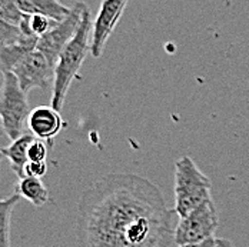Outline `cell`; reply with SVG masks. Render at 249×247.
Wrapping results in <instances>:
<instances>
[{
	"label": "cell",
	"instance_id": "1",
	"mask_svg": "<svg viewBox=\"0 0 249 247\" xmlns=\"http://www.w3.org/2000/svg\"><path fill=\"white\" fill-rule=\"evenodd\" d=\"M175 209L150 180L110 173L83 192L77 204L80 247H178Z\"/></svg>",
	"mask_w": 249,
	"mask_h": 247
},
{
	"label": "cell",
	"instance_id": "2",
	"mask_svg": "<svg viewBox=\"0 0 249 247\" xmlns=\"http://www.w3.org/2000/svg\"><path fill=\"white\" fill-rule=\"evenodd\" d=\"M92 17H90V9L88 7L83 13L82 22L79 29L76 30L75 36L69 40V43L62 50L59 60L56 63L54 69V79L52 84V99L50 106L56 110H62L66 95L71 89V84L73 82L85 59L90 53L92 45Z\"/></svg>",
	"mask_w": 249,
	"mask_h": 247
},
{
	"label": "cell",
	"instance_id": "3",
	"mask_svg": "<svg viewBox=\"0 0 249 247\" xmlns=\"http://www.w3.org/2000/svg\"><path fill=\"white\" fill-rule=\"evenodd\" d=\"M212 183L189 156L175 163V212L185 217L202 203L212 198Z\"/></svg>",
	"mask_w": 249,
	"mask_h": 247
},
{
	"label": "cell",
	"instance_id": "4",
	"mask_svg": "<svg viewBox=\"0 0 249 247\" xmlns=\"http://www.w3.org/2000/svg\"><path fill=\"white\" fill-rule=\"evenodd\" d=\"M3 74L0 86V120L6 137L13 142L23 136L30 115L27 93L20 87L19 80L12 72Z\"/></svg>",
	"mask_w": 249,
	"mask_h": 247
},
{
	"label": "cell",
	"instance_id": "5",
	"mask_svg": "<svg viewBox=\"0 0 249 247\" xmlns=\"http://www.w3.org/2000/svg\"><path fill=\"white\" fill-rule=\"evenodd\" d=\"M218 226V212L213 198H209L185 217H179L175 230L176 246L198 245L202 242L211 240L213 239Z\"/></svg>",
	"mask_w": 249,
	"mask_h": 247
},
{
	"label": "cell",
	"instance_id": "6",
	"mask_svg": "<svg viewBox=\"0 0 249 247\" xmlns=\"http://www.w3.org/2000/svg\"><path fill=\"white\" fill-rule=\"evenodd\" d=\"M88 7L89 6L86 3L77 1L72 7L66 19H63L62 22H57L49 32H46L45 34L39 37L36 50H39L40 53L46 56V59L54 66V69H56V63L59 60L62 50L65 49L69 40L75 36L76 30L79 29V25L82 22L83 13Z\"/></svg>",
	"mask_w": 249,
	"mask_h": 247
},
{
	"label": "cell",
	"instance_id": "7",
	"mask_svg": "<svg viewBox=\"0 0 249 247\" xmlns=\"http://www.w3.org/2000/svg\"><path fill=\"white\" fill-rule=\"evenodd\" d=\"M12 73L18 77L20 87L29 95L35 89L45 90L50 83L53 84L54 66L43 53L35 49L13 67Z\"/></svg>",
	"mask_w": 249,
	"mask_h": 247
},
{
	"label": "cell",
	"instance_id": "8",
	"mask_svg": "<svg viewBox=\"0 0 249 247\" xmlns=\"http://www.w3.org/2000/svg\"><path fill=\"white\" fill-rule=\"evenodd\" d=\"M129 0H103L99 12L92 26V45L90 54L100 57L103 49L112 36L116 25L119 23Z\"/></svg>",
	"mask_w": 249,
	"mask_h": 247
},
{
	"label": "cell",
	"instance_id": "9",
	"mask_svg": "<svg viewBox=\"0 0 249 247\" xmlns=\"http://www.w3.org/2000/svg\"><path fill=\"white\" fill-rule=\"evenodd\" d=\"M29 17H30L29 15H25V17L20 23L22 36L13 43L0 46V73L12 72L13 67L23 57H26L30 51L36 49L39 36L32 32Z\"/></svg>",
	"mask_w": 249,
	"mask_h": 247
},
{
	"label": "cell",
	"instance_id": "10",
	"mask_svg": "<svg viewBox=\"0 0 249 247\" xmlns=\"http://www.w3.org/2000/svg\"><path fill=\"white\" fill-rule=\"evenodd\" d=\"M63 127V120L59 113L52 106H37L35 107L27 119V130L40 140L52 142L53 137L59 134Z\"/></svg>",
	"mask_w": 249,
	"mask_h": 247
},
{
	"label": "cell",
	"instance_id": "11",
	"mask_svg": "<svg viewBox=\"0 0 249 247\" xmlns=\"http://www.w3.org/2000/svg\"><path fill=\"white\" fill-rule=\"evenodd\" d=\"M19 10L23 15H40L46 16L54 22H62L66 19L72 7L65 6L60 0H15Z\"/></svg>",
	"mask_w": 249,
	"mask_h": 247
},
{
	"label": "cell",
	"instance_id": "12",
	"mask_svg": "<svg viewBox=\"0 0 249 247\" xmlns=\"http://www.w3.org/2000/svg\"><path fill=\"white\" fill-rule=\"evenodd\" d=\"M33 140H35V136L30 132H27L23 136L13 140L7 148H1L4 157L9 160L10 167H12L13 173L18 176V179L26 176V166L29 163L27 150H29V146L32 145Z\"/></svg>",
	"mask_w": 249,
	"mask_h": 247
},
{
	"label": "cell",
	"instance_id": "13",
	"mask_svg": "<svg viewBox=\"0 0 249 247\" xmlns=\"http://www.w3.org/2000/svg\"><path fill=\"white\" fill-rule=\"evenodd\" d=\"M15 193L26 198L36 207H42L50 201V193L43 180L33 176H23L15 186Z\"/></svg>",
	"mask_w": 249,
	"mask_h": 247
},
{
	"label": "cell",
	"instance_id": "14",
	"mask_svg": "<svg viewBox=\"0 0 249 247\" xmlns=\"http://www.w3.org/2000/svg\"><path fill=\"white\" fill-rule=\"evenodd\" d=\"M20 196L18 193L9 198H0V247H12L10 240V220L15 207L19 204Z\"/></svg>",
	"mask_w": 249,
	"mask_h": 247
},
{
	"label": "cell",
	"instance_id": "15",
	"mask_svg": "<svg viewBox=\"0 0 249 247\" xmlns=\"http://www.w3.org/2000/svg\"><path fill=\"white\" fill-rule=\"evenodd\" d=\"M50 143L52 142H45V140L35 137V140L32 142V145L27 150L29 162H46L48 154H49Z\"/></svg>",
	"mask_w": 249,
	"mask_h": 247
},
{
	"label": "cell",
	"instance_id": "16",
	"mask_svg": "<svg viewBox=\"0 0 249 247\" xmlns=\"http://www.w3.org/2000/svg\"><path fill=\"white\" fill-rule=\"evenodd\" d=\"M20 36H22V29H20V26L9 23V22L3 20V19L0 17V46L13 43V42H16Z\"/></svg>",
	"mask_w": 249,
	"mask_h": 247
},
{
	"label": "cell",
	"instance_id": "17",
	"mask_svg": "<svg viewBox=\"0 0 249 247\" xmlns=\"http://www.w3.org/2000/svg\"><path fill=\"white\" fill-rule=\"evenodd\" d=\"M29 23H30V29H32V32L40 37L42 34H45L46 32H49L50 29L56 25L57 22L52 20V19L46 17V16L33 15V16H30V17H29Z\"/></svg>",
	"mask_w": 249,
	"mask_h": 247
},
{
	"label": "cell",
	"instance_id": "18",
	"mask_svg": "<svg viewBox=\"0 0 249 247\" xmlns=\"http://www.w3.org/2000/svg\"><path fill=\"white\" fill-rule=\"evenodd\" d=\"M26 176H33L42 179L48 173V163L46 162H29L25 170Z\"/></svg>",
	"mask_w": 249,
	"mask_h": 247
},
{
	"label": "cell",
	"instance_id": "19",
	"mask_svg": "<svg viewBox=\"0 0 249 247\" xmlns=\"http://www.w3.org/2000/svg\"><path fill=\"white\" fill-rule=\"evenodd\" d=\"M213 247H233L232 242L228 239H215V245Z\"/></svg>",
	"mask_w": 249,
	"mask_h": 247
},
{
	"label": "cell",
	"instance_id": "20",
	"mask_svg": "<svg viewBox=\"0 0 249 247\" xmlns=\"http://www.w3.org/2000/svg\"><path fill=\"white\" fill-rule=\"evenodd\" d=\"M215 245V237L211 239V240H206V242H202L198 245H188V246H180V247H213Z\"/></svg>",
	"mask_w": 249,
	"mask_h": 247
},
{
	"label": "cell",
	"instance_id": "21",
	"mask_svg": "<svg viewBox=\"0 0 249 247\" xmlns=\"http://www.w3.org/2000/svg\"><path fill=\"white\" fill-rule=\"evenodd\" d=\"M4 159H6V157H4V154H3V151H1V148H0V177H1V163H3Z\"/></svg>",
	"mask_w": 249,
	"mask_h": 247
},
{
	"label": "cell",
	"instance_id": "22",
	"mask_svg": "<svg viewBox=\"0 0 249 247\" xmlns=\"http://www.w3.org/2000/svg\"><path fill=\"white\" fill-rule=\"evenodd\" d=\"M6 136V133H4V129H3V124H1V120H0V140L3 139Z\"/></svg>",
	"mask_w": 249,
	"mask_h": 247
}]
</instances>
